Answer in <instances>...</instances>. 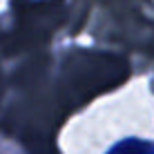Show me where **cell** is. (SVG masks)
I'll return each mask as SVG.
<instances>
[{"mask_svg": "<svg viewBox=\"0 0 154 154\" xmlns=\"http://www.w3.org/2000/svg\"><path fill=\"white\" fill-rule=\"evenodd\" d=\"M107 154H154V143L130 136V139H123L116 145H112Z\"/></svg>", "mask_w": 154, "mask_h": 154, "instance_id": "obj_1", "label": "cell"}]
</instances>
